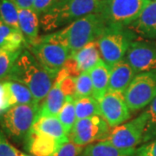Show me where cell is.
<instances>
[{
    "mask_svg": "<svg viewBox=\"0 0 156 156\" xmlns=\"http://www.w3.org/2000/svg\"><path fill=\"white\" fill-rule=\"evenodd\" d=\"M56 77V74L50 72L30 50H25L18 56L5 80L17 81L25 85L40 103L50 92Z\"/></svg>",
    "mask_w": 156,
    "mask_h": 156,
    "instance_id": "6da1fadb",
    "label": "cell"
},
{
    "mask_svg": "<svg viewBox=\"0 0 156 156\" xmlns=\"http://www.w3.org/2000/svg\"><path fill=\"white\" fill-rule=\"evenodd\" d=\"M106 27V23L100 13H93L38 39L60 44L74 55L85 45L99 38Z\"/></svg>",
    "mask_w": 156,
    "mask_h": 156,
    "instance_id": "7a4b0ae2",
    "label": "cell"
},
{
    "mask_svg": "<svg viewBox=\"0 0 156 156\" xmlns=\"http://www.w3.org/2000/svg\"><path fill=\"white\" fill-rule=\"evenodd\" d=\"M101 0H57L40 17V26L44 32L61 30L89 14L99 13Z\"/></svg>",
    "mask_w": 156,
    "mask_h": 156,
    "instance_id": "3957f363",
    "label": "cell"
},
{
    "mask_svg": "<svg viewBox=\"0 0 156 156\" xmlns=\"http://www.w3.org/2000/svg\"><path fill=\"white\" fill-rule=\"evenodd\" d=\"M40 104H18L0 112V127L12 140L24 141L38 115Z\"/></svg>",
    "mask_w": 156,
    "mask_h": 156,
    "instance_id": "277c9868",
    "label": "cell"
},
{
    "mask_svg": "<svg viewBox=\"0 0 156 156\" xmlns=\"http://www.w3.org/2000/svg\"><path fill=\"white\" fill-rule=\"evenodd\" d=\"M136 35L128 27L108 26L97 39L101 59L110 67L124 59Z\"/></svg>",
    "mask_w": 156,
    "mask_h": 156,
    "instance_id": "5b68a950",
    "label": "cell"
},
{
    "mask_svg": "<svg viewBox=\"0 0 156 156\" xmlns=\"http://www.w3.org/2000/svg\"><path fill=\"white\" fill-rule=\"evenodd\" d=\"M149 0H101L99 13L108 26L128 27Z\"/></svg>",
    "mask_w": 156,
    "mask_h": 156,
    "instance_id": "8992f818",
    "label": "cell"
},
{
    "mask_svg": "<svg viewBox=\"0 0 156 156\" xmlns=\"http://www.w3.org/2000/svg\"><path fill=\"white\" fill-rule=\"evenodd\" d=\"M130 111H138L148 106L156 98V70L137 74L124 92Z\"/></svg>",
    "mask_w": 156,
    "mask_h": 156,
    "instance_id": "52a82bcc",
    "label": "cell"
},
{
    "mask_svg": "<svg viewBox=\"0 0 156 156\" xmlns=\"http://www.w3.org/2000/svg\"><path fill=\"white\" fill-rule=\"evenodd\" d=\"M147 118L145 111L139 116L113 128L106 138L110 144L122 149L134 148L143 140Z\"/></svg>",
    "mask_w": 156,
    "mask_h": 156,
    "instance_id": "ba28073f",
    "label": "cell"
},
{
    "mask_svg": "<svg viewBox=\"0 0 156 156\" xmlns=\"http://www.w3.org/2000/svg\"><path fill=\"white\" fill-rule=\"evenodd\" d=\"M110 127L101 116L89 117L77 120L69 134V141L79 146H88L97 140H106Z\"/></svg>",
    "mask_w": 156,
    "mask_h": 156,
    "instance_id": "9c48e42d",
    "label": "cell"
},
{
    "mask_svg": "<svg viewBox=\"0 0 156 156\" xmlns=\"http://www.w3.org/2000/svg\"><path fill=\"white\" fill-rule=\"evenodd\" d=\"M28 48L47 69L56 75L62 69L69 57L71 56L69 50L65 46L39 39Z\"/></svg>",
    "mask_w": 156,
    "mask_h": 156,
    "instance_id": "30bf717a",
    "label": "cell"
},
{
    "mask_svg": "<svg viewBox=\"0 0 156 156\" xmlns=\"http://www.w3.org/2000/svg\"><path fill=\"white\" fill-rule=\"evenodd\" d=\"M124 60L136 75L156 70V42L134 40L128 47Z\"/></svg>",
    "mask_w": 156,
    "mask_h": 156,
    "instance_id": "8fae6325",
    "label": "cell"
},
{
    "mask_svg": "<svg viewBox=\"0 0 156 156\" xmlns=\"http://www.w3.org/2000/svg\"><path fill=\"white\" fill-rule=\"evenodd\" d=\"M101 116L110 128L124 123L130 118V109L126 102L124 94L118 92H107L99 101Z\"/></svg>",
    "mask_w": 156,
    "mask_h": 156,
    "instance_id": "7c38bea8",
    "label": "cell"
},
{
    "mask_svg": "<svg viewBox=\"0 0 156 156\" xmlns=\"http://www.w3.org/2000/svg\"><path fill=\"white\" fill-rule=\"evenodd\" d=\"M25 149L35 156H54L63 145L46 134L30 129L24 140Z\"/></svg>",
    "mask_w": 156,
    "mask_h": 156,
    "instance_id": "4fadbf2b",
    "label": "cell"
},
{
    "mask_svg": "<svg viewBox=\"0 0 156 156\" xmlns=\"http://www.w3.org/2000/svg\"><path fill=\"white\" fill-rule=\"evenodd\" d=\"M128 28L141 38L154 40L156 31V0H149L139 17Z\"/></svg>",
    "mask_w": 156,
    "mask_h": 156,
    "instance_id": "5bb4252c",
    "label": "cell"
},
{
    "mask_svg": "<svg viewBox=\"0 0 156 156\" xmlns=\"http://www.w3.org/2000/svg\"><path fill=\"white\" fill-rule=\"evenodd\" d=\"M136 73L124 59L111 67L108 92H118L124 94Z\"/></svg>",
    "mask_w": 156,
    "mask_h": 156,
    "instance_id": "9a60e30c",
    "label": "cell"
},
{
    "mask_svg": "<svg viewBox=\"0 0 156 156\" xmlns=\"http://www.w3.org/2000/svg\"><path fill=\"white\" fill-rule=\"evenodd\" d=\"M31 129L57 140L62 144L69 141V134L56 115L37 116Z\"/></svg>",
    "mask_w": 156,
    "mask_h": 156,
    "instance_id": "2e32d148",
    "label": "cell"
},
{
    "mask_svg": "<svg viewBox=\"0 0 156 156\" xmlns=\"http://www.w3.org/2000/svg\"><path fill=\"white\" fill-rule=\"evenodd\" d=\"M19 29L25 37L28 45L35 44L39 38L40 17L33 9H18Z\"/></svg>",
    "mask_w": 156,
    "mask_h": 156,
    "instance_id": "e0dca14e",
    "label": "cell"
},
{
    "mask_svg": "<svg viewBox=\"0 0 156 156\" xmlns=\"http://www.w3.org/2000/svg\"><path fill=\"white\" fill-rule=\"evenodd\" d=\"M111 67L101 59L90 70H89L93 84V97L101 101L108 90Z\"/></svg>",
    "mask_w": 156,
    "mask_h": 156,
    "instance_id": "ac0fdd59",
    "label": "cell"
},
{
    "mask_svg": "<svg viewBox=\"0 0 156 156\" xmlns=\"http://www.w3.org/2000/svg\"><path fill=\"white\" fill-rule=\"evenodd\" d=\"M4 85L10 107L18 104H40L35 99L31 91L21 83L12 80H4Z\"/></svg>",
    "mask_w": 156,
    "mask_h": 156,
    "instance_id": "d6986e66",
    "label": "cell"
},
{
    "mask_svg": "<svg viewBox=\"0 0 156 156\" xmlns=\"http://www.w3.org/2000/svg\"><path fill=\"white\" fill-rule=\"evenodd\" d=\"M24 46L29 47L22 32L0 18V49L4 51H16L23 50Z\"/></svg>",
    "mask_w": 156,
    "mask_h": 156,
    "instance_id": "ffe728a7",
    "label": "cell"
},
{
    "mask_svg": "<svg viewBox=\"0 0 156 156\" xmlns=\"http://www.w3.org/2000/svg\"><path fill=\"white\" fill-rule=\"evenodd\" d=\"M66 100L60 87V83L55 81L50 92L46 95L43 103L40 105L37 116H46V115H57L61 108L63 106Z\"/></svg>",
    "mask_w": 156,
    "mask_h": 156,
    "instance_id": "44dd1931",
    "label": "cell"
},
{
    "mask_svg": "<svg viewBox=\"0 0 156 156\" xmlns=\"http://www.w3.org/2000/svg\"><path fill=\"white\" fill-rule=\"evenodd\" d=\"M81 73L89 71L101 59L97 40L85 45L74 55Z\"/></svg>",
    "mask_w": 156,
    "mask_h": 156,
    "instance_id": "7402d4cb",
    "label": "cell"
},
{
    "mask_svg": "<svg viewBox=\"0 0 156 156\" xmlns=\"http://www.w3.org/2000/svg\"><path fill=\"white\" fill-rule=\"evenodd\" d=\"M135 150L118 148L106 140H101L87 146L80 156H134Z\"/></svg>",
    "mask_w": 156,
    "mask_h": 156,
    "instance_id": "603a6c76",
    "label": "cell"
},
{
    "mask_svg": "<svg viewBox=\"0 0 156 156\" xmlns=\"http://www.w3.org/2000/svg\"><path fill=\"white\" fill-rule=\"evenodd\" d=\"M75 108L77 120L101 115L99 101L93 96H87L76 99Z\"/></svg>",
    "mask_w": 156,
    "mask_h": 156,
    "instance_id": "cb8c5ba5",
    "label": "cell"
},
{
    "mask_svg": "<svg viewBox=\"0 0 156 156\" xmlns=\"http://www.w3.org/2000/svg\"><path fill=\"white\" fill-rule=\"evenodd\" d=\"M68 134L70 133L76 122L77 121L75 108V99L72 97H66L65 102L60 112L56 115Z\"/></svg>",
    "mask_w": 156,
    "mask_h": 156,
    "instance_id": "d4e9b609",
    "label": "cell"
},
{
    "mask_svg": "<svg viewBox=\"0 0 156 156\" xmlns=\"http://www.w3.org/2000/svg\"><path fill=\"white\" fill-rule=\"evenodd\" d=\"M18 7L11 0H2L0 5V18L13 28L19 30ZM21 31V30H20Z\"/></svg>",
    "mask_w": 156,
    "mask_h": 156,
    "instance_id": "484cf974",
    "label": "cell"
},
{
    "mask_svg": "<svg viewBox=\"0 0 156 156\" xmlns=\"http://www.w3.org/2000/svg\"><path fill=\"white\" fill-rule=\"evenodd\" d=\"M76 99L93 96V84L89 71H83L76 77Z\"/></svg>",
    "mask_w": 156,
    "mask_h": 156,
    "instance_id": "4316f807",
    "label": "cell"
},
{
    "mask_svg": "<svg viewBox=\"0 0 156 156\" xmlns=\"http://www.w3.org/2000/svg\"><path fill=\"white\" fill-rule=\"evenodd\" d=\"M22 51L23 50L5 51L0 54V80L3 78L6 79Z\"/></svg>",
    "mask_w": 156,
    "mask_h": 156,
    "instance_id": "83f0119b",
    "label": "cell"
},
{
    "mask_svg": "<svg viewBox=\"0 0 156 156\" xmlns=\"http://www.w3.org/2000/svg\"><path fill=\"white\" fill-rule=\"evenodd\" d=\"M147 122L143 136V141H147L156 136V98L145 110Z\"/></svg>",
    "mask_w": 156,
    "mask_h": 156,
    "instance_id": "f1b7e54d",
    "label": "cell"
},
{
    "mask_svg": "<svg viewBox=\"0 0 156 156\" xmlns=\"http://www.w3.org/2000/svg\"><path fill=\"white\" fill-rule=\"evenodd\" d=\"M0 156H23V153L10 143L0 127Z\"/></svg>",
    "mask_w": 156,
    "mask_h": 156,
    "instance_id": "f546056e",
    "label": "cell"
},
{
    "mask_svg": "<svg viewBox=\"0 0 156 156\" xmlns=\"http://www.w3.org/2000/svg\"><path fill=\"white\" fill-rule=\"evenodd\" d=\"M84 147L69 141L63 144L54 156H80L83 152Z\"/></svg>",
    "mask_w": 156,
    "mask_h": 156,
    "instance_id": "4dcf8cb0",
    "label": "cell"
},
{
    "mask_svg": "<svg viewBox=\"0 0 156 156\" xmlns=\"http://www.w3.org/2000/svg\"><path fill=\"white\" fill-rule=\"evenodd\" d=\"M56 81V80H55ZM57 82V81H56ZM60 83V87L62 90L63 94L66 97H72L76 98V83L75 76H67L61 82H57Z\"/></svg>",
    "mask_w": 156,
    "mask_h": 156,
    "instance_id": "1f68e13d",
    "label": "cell"
},
{
    "mask_svg": "<svg viewBox=\"0 0 156 156\" xmlns=\"http://www.w3.org/2000/svg\"><path fill=\"white\" fill-rule=\"evenodd\" d=\"M57 0H33V9L41 17L56 4Z\"/></svg>",
    "mask_w": 156,
    "mask_h": 156,
    "instance_id": "d6a6232c",
    "label": "cell"
},
{
    "mask_svg": "<svg viewBox=\"0 0 156 156\" xmlns=\"http://www.w3.org/2000/svg\"><path fill=\"white\" fill-rule=\"evenodd\" d=\"M134 156H156V138L150 142L140 147Z\"/></svg>",
    "mask_w": 156,
    "mask_h": 156,
    "instance_id": "836d02e7",
    "label": "cell"
},
{
    "mask_svg": "<svg viewBox=\"0 0 156 156\" xmlns=\"http://www.w3.org/2000/svg\"><path fill=\"white\" fill-rule=\"evenodd\" d=\"M10 106L8 104L7 98H6L5 89L4 85V80H0V112L4 111L7 108H9Z\"/></svg>",
    "mask_w": 156,
    "mask_h": 156,
    "instance_id": "e575fe53",
    "label": "cell"
},
{
    "mask_svg": "<svg viewBox=\"0 0 156 156\" xmlns=\"http://www.w3.org/2000/svg\"><path fill=\"white\" fill-rule=\"evenodd\" d=\"M14 4H16L18 8L23 9H32L33 0H11Z\"/></svg>",
    "mask_w": 156,
    "mask_h": 156,
    "instance_id": "d590c367",
    "label": "cell"
},
{
    "mask_svg": "<svg viewBox=\"0 0 156 156\" xmlns=\"http://www.w3.org/2000/svg\"><path fill=\"white\" fill-rule=\"evenodd\" d=\"M23 156H35V155H32V154H24V153H23Z\"/></svg>",
    "mask_w": 156,
    "mask_h": 156,
    "instance_id": "8d00e7d4",
    "label": "cell"
},
{
    "mask_svg": "<svg viewBox=\"0 0 156 156\" xmlns=\"http://www.w3.org/2000/svg\"><path fill=\"white\" fill-rule=\"evenodd\" d=\"M153 41L156 42V31H155V34H154V40H153Z\"/></svg>",
    "mask_w": 156,
    "mask_h": 156,
    "instance_id": "74e56055",
    "label": "cell"
},
{
    "mask_svg": "<svg viewBox=\"0 0 156 156\" xmlns=\"http://www.w3.org/2000/svg\"><path fill=\"white\" fill-rule=\"evenodd\" d=\"M3 52H5V51H4V50H1V49H0V54H2Z\"/></svg>",
    "mask_w": 156,
    "mask_h": 156,
    "instance_id": "f35d334b",
    "label": "cell"
},
{
    "mask_svg": "<svg viewBox=\"0 0 156 156\" xmlns=\"http://www.w3.org/2000/svg\"><path fill=\"white\" fill-rule=\"evenodd\" d=\"M1 2H2V0H0V5H1Z\"/></svg>",
    "mask_w": 156,
    "mask_h": 156,
    "instance_id": "ab89813d",
    "label": "cell"
}]
</instances>
